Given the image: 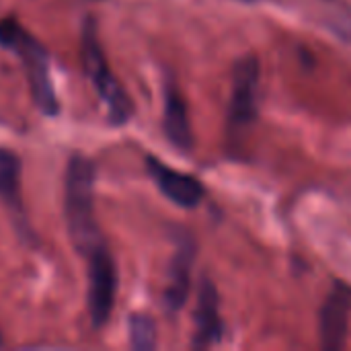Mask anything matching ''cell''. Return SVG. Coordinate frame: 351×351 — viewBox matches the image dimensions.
<instances>
[{"instance_id":"5b68a950","label":"cell","mask_w":351,"mask_h":351,"mask_svg":"<svg viewBox=\"0 0 351 351\" xmlns=\"http://www.w3.org/2000/svg\"><path fill=\"white\" fill-rule=\"evenodd\" d=\"M351 313V286L337 282L319 313V335L325 351L341 350L348 341Z\"/></svg>"},{"instance_id":"8fae6325","label":"cell","mask_w":351,"mask_h":351,"mask_svg":"<svg viewBox=\"0 0 351 351\" xmlns=\"http://www.w3.org/2000/svg\"><path fill=\"white\" fill-rule=\"evenodd\" d=\"M193 257H195V247L191 239H185L175 251L169 269V284L165 290V304L171 313H177L185 304V298L189 294V274H191Z\"/></svg>"},{"instance_id":"7a4b0ae2","label":"cell","mask_w":351,"mask_h":351,"mask_svg":"<svg viewBox=\"0 0 351 351\" xmlns=\"http://www.w3.org/2000/svg\"><path fill=\"white\" fill-rule=\"evenodd\" d=\"M0 45L19 56L37 109L43 115H58L60 103L49 74V56L43 43L14 16H8L0 21Z\"/></svg>"},{"instance_id":"9c48e42d","label":"cell","mask_w":351,"mask_h":351,"mask_svg":"<svg viewBox=\"0 0 351 351\" xmlns=\"http://www.w3.org/2000/svg\"><path fill=\"white\" fill-rule=\"evenodd\" d=\"M218 292L214 284L204 278L197 292V308H195V337L193 348L204 350L214 346L222 337V323H220V311H218Z\"/></svg>"},{"instance_id":"3957f363","label":"cell","mask_w":351,"mask_h":351,"mask_svg":"<svg viewBox=\"0 0 351 351\" xmlns=\"http://www.w3.org/2000/svg\"><path fill=\"white\" fill-rule=\"evenodd\" d=\"M80 53H82V66L88 76V80L95 86V93L99 95L101 103L107 109V119L113 125H123L134 115V103L130 95L123 90L121 82L115 78V74L109 68V62L105 58V51L99 41L97 23L93 16H86L80 31Z\"/></svg>"},{"instance_id":"8992f818","label":"cell","mask_w":351,"mask_h":351,"mask_svg":"<svg viewBox=\"0 0 351 351\" xmlns=\"http://www.w3.org/2000/svg\"><path fill=\"white\" fill-rule=\"evenodd\" d=\"M146 169H148L150 177L154 179V183L158 185L160 193L179 208H187V210L197 208L206 195V189L199 179L171 169L169 165H165L162 160H158L154 156L146 158Z\"/></svg>"},{"instance_id":"ba28073f","label":"cell","mask_w":351,"mask_h":351,"mask_svg":"<svg viewBox=\"0 0 351 351\" xmlns=\"http://www.w3.org/2000/svg\"><path fill=\"white\" fill-rule=\"evenodd\" d=\"M21 158L10 148H0V202L4 204L6 212L10 214L19 234L29 239L31 228L23 206V183H21Z\"/></svg>"},{"instance_id":"4fadbf2b","label":"cell","mask_w":351,"mask_h":351,"mask_svg":"<svg viewBox=\"0 0 351 351\" xmlns=\"http://www.w3.org/2000/svg\"><path fill=\"white\" fill-rule=\"evenodd\" d=\"M241 2H253V0H241Z\"/></svg>"},{"instance_id":"5bb4252c","label":"cell","mask_w":351,"mask_h":351,"mask_svg":"<svg viewBox=\"0 0 351 351\" xmlns=\"http://www.w3.org/2000/svg\"><path fill=\"white\" fill-rule=\"evenodd\" d=\"M0 346H2V339H0Z\"/></svg>"},{"instance_id":"6da1fadb","label":"cell","mask_w":351,"mask_h":351,"mask_svg":"<svg viewBox=\"0 0 351 351\" xmlns=\"http://www.w3.org/2000/svg\"><path fill=\"white\" fill-rule=\"evenodd\" d=\"M95 165L82 154H74L66 167L64 181V220L72 245L80 255L97 247L103 239L95 214Z\"/></svg>"},{"instance_id":"7c38bea8","label":"cell","mask_w":351,"mask_h":351,"mask_svg":"<svg viewBox=\"0 0 351 351\" xmlns=\"http://www.w3.org/2000/svg\"><path fill=\"white\" fill-rule=\"evenodd\" d=\"M130 346L136 351H150L156 348V325L148 315H132L130 319Z\"/></svg>"},{"instance_id":"52a82bcc","label":"cell","mask_w":351,"mask_h":351,"mask_svg":"<svg viewBox=\"0 0 351 351\" xmlns=\"http://www.w3.org/2000/svg\"><path fill=\"white\" fill-rule=\"evenodd\" d=\"M257 88H259V60L245 56L237 62L232 74V97H230V121L245 125L257 115Z\"/></svg>"},{"instance_id":"30bf717a","label":"cell","mask_w":351,"mask_h":351,"mask_svg":"<svg viewBox=\"0 0 351 351\" xmlns=\"http://www.w3.org/2000/svg\"><path fill=\"white\" fill-rule=\"evenodd\" d=\"M162 128H165L169 142L175 148L185 150V152L193 148V130H191V121H189L187 103L175 82H167V86H165Z\"/></svg>"},{"instance_id":"277c9868","label":"cell","mask_w":351,"mask_h":351,"mask_svg":"<svg viewBox=\"0 0 351 351\" xmlns=\"http://www.w3.org/2000/svg\"><path fill=\"white\" fill-rule=\"evenodd\" d=\"M88 261V315L95 329L103 327L115 306L117 265L105 241L86 253Z\"/></svg>"}]
</instances>
